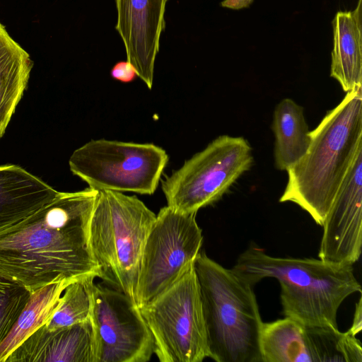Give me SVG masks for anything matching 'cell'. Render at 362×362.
<instances>
[{"mask_svg":"<svg viewBox=\"0 0 362 362\" xmlns=\"http://www.w3.org/2000/svg\"><path fill=\"white\" fill-rule=\"evenodd\" d=\"M362 148L354 158L327 214L319 259L353 265L362 246Z\"/></svg>","mask_w":362,"mask_h":362,"instance_id":"obj_12","label":"cell"},{"mask_svg":"<svg viewBox=\"0 0 362 362\" xmlns=\"http://www.w3.org/2000/svg\"><path fill=\"white\" fill-rule=\"evenodd\" d=\"M197 214L160 209L144 247L136 289L141 308L166 291L193 264L203 243Z\"/></svg>","mask_w":362,"mask_h":362,"instance_id":"obj_9","label":"cell"},{"mask_svg":"<svg viewBox=\"0 0 362 362\" xmlns=\"http://www.w3.org/2000/svg\"><path fill=\"white\" fill-rule=\"evenodd\" d=\"M110 75L114 79L122 83H130L137 76L135 68L127 60L116 63L110 71Z\"/></svg>","mask_w":362,"mask_h":362,"instance_id":"obj_22","label":"cell"},{"mask_svg":"<svg viewBox=\"0 0 362 362\" xmlns=\"http://www.w3.org/2000/svg\"><path fill=\"white\" fill-rule=\"evenodd\" d=\"M33 62L0 23V139L25 90Z\"/></svg>","mask_w":362,"mask_h":362,"instance_id":"obj_17","label":"cell"},{"mask_svg":"<svg viewBox=\"0 0 362 362\" xmlns=\"http://www.w3.org/2000/svg\"><path fill=\"white\" fill-rule=\"evenodd\" d=\"M362 329V298H359L356 303L351 327L347 331L351 334L356 336Z\"/></svg>","mask_w":362,"mask_h":362,"instance_id":"obj_23","label":"cell"},{"mask_svg":"<svg viewBox=\"0 0 362 362\" xmlns=\"http://www.w3.org/2000/svg\"><path fill=\"white\" fill-rule=\"evenodd\" d=\"M69 284L67 281L52 284L31 293L11 330L0 344V362H4L18 346L51 319L64 290Z\"/></svg>","mask_w":362,"mask_h":362,"instance_id":"obj_19","label":"cell"},{"mask_svg":"<svg viewBox=\"0 0 362 362\" xmlns=\"http://www.w3.org/2000/svg\"><path fill=\"white\" fill-rule=\"evenodd\" d=\"M260 350L262 362H362L356 336L286 317L263 322Z\"/></svg>","mask_w":362,"mask_h":362,"instance_id":"obj_11","label":"cell"},{"mask_svg":"<svg viewBox=\"0 0 362 362\" xmlns=\"http://www.w3.org/2000/svg\"><path fill=\"white\" fill-rule=\"evenodd\" d=\"M254 287L264 278H274L281 286L283 313L308 325L338 328L337 311L343 301L361 293L353 265L314 258L276 257L250 247L231 268Z\"/></svg>","mask_w":362,"mask_h":362,"instance_id":"obj_3","label":"cell"},{"mask_svg":"<svg viewBox=\"0 0 362 362\" xmlns=\"http://www.w3.org/2000/svg\"><path fill=\"white\" fill-rule=\"evenodd\" d=\"M272 129L275 166L286 171L303 158L310 144L303 108L291 98L281 100L274 109Z\"/></svg>","mask_w":362,"mask_h":362,"instance_id":"obj_18","label":"cell"},{"mask_svg":"<svg viewBox=\"0 0 362 362\" xmlns=\"http://www.w3.org/2000/svg\"><path fill=\"white\" fill-rule=\"evenodd\" d=\"M160 362H202L206 333L194 263L173 285L139 308Z\"/></svg>","mask_w":362,"mask_h":362,"instance_id":"obj_8","label":"cell"},{"mask_svg":"<svg viewBox=\"0 0 362 362\" xmlns=\"http://www.w3.org/2000/svg\"><path fill=\"white\" fill-rule=\"evenodd\" d=\"M303 158L288 168L280 202H292L322 226L357 153L362 148V87L346 93L309 132Z\"/></svg>","mask_w":362,"mask_h":362,"instance_id":"obj_2","label":"cell"},{"mask_svg":"<svg viewBox=\"0 0 362 362\" xmlns=\"http://www.w3.org/2000/svg\"><path fill=\"white\" fill-rule=\"evenodd\" d=\"M90 320L94 362H147L153 354L151 331L137 304L114 288L92 284Z\"/></svg>","mask_w":362,"mask_h":362,"instance_id":"obj_10","label":"cell"},{"mask_svg":"<svg viewBox=\"0 0 362 362\" xmlns=\"http://www.w3.org/2000/svg\"><path fill=\"white\" fill-rule=\"evenodd\" d=\"M95 277L70 283L64 290L59 305L45 324L49 330L71 326L90 320L91 286Z\"/></svg>","mask_w":362,"mask_h":362,"instance_id":"obj_20","label":"cell"},{"mask_svg":"<svg viewBox=\"0 0 362 362\" xmlns=\"http://www.w3.org/2000/svg\"><path fill=\"white\" fill-rule=\"evenodd\" d=\"M94 362L90 320L53 330L42 325L4 362Z\"/></svg>","mask_w":362,"mask_h":362,"instance_id":"obj_14","label":"cell"},{"mask_svg":"<svg viewBox=\"0 0 362 362\" xmlns=\"http://www.w3.org/2000/svg\"><path fill=\"white\" fill-rule=\"evenodd\" d=\"M252 162V148L245 138L218 136L161 180L167 206L197 214L220 199Z\"/></svg>","mask_w":362,"mask_h":362,"instance_id":"obj_6","label":"cell"},{"mask_svg":"<svg viewBox=\"0 0 362 362\" xmlns=\"http://www.w3.org/2000/svg\"><path fill=\"white\" fill-rule=\"evenodd\" d=\"M361 1L353 11L337 12L332 21L330 76L346 93L362 87Z\"/></svg>","mask_w":362,"mask_h":362,"instance_id":"obj_16","label":"cell"},{"mask_svg":"<svg viewBox=\"0 0 362 362\" xmlns=\"http://www.w3.org/2000/svg\"><path fill=\"white\" fill-rule=\"evenodd\" d=\"M168 0H115V29L123 41L127 60L151 89L160 39L165 29Z\"/></svg>","mask_w":362,"mask_h":362,"instance_id":"obj_13","label":"cell"},{"mask_svg":"<svg viewBox=\"0 0 362 362\" xmlns=\"http://www.w3.org/2000/svg\"><path fill=\"white\" fill-rule=\"evenodd\" d=\"M97 194L90 187L60 192L21 223L0 232V276L31 293L52 284L100 277L89 245Z\"/></svg>","mask_w":362,"mask_h":362,"instance_id":"obj_1","label":"cell"},{"mask_svg":"<svg viewBox=\"0 0 362 362\" xmlns=\"http://www.w3.org/2000/svg\"><path fill=\"white\" fill-rule=\"evenodd\" d=\"M253 0H223L221 5L231 9H241L248 7Z\"/></svg>","mask_w":362,"mask_h":362,"instance_id":"obj_24","label":"cell"},{"mask_svg":"<svg viewBox=\"0 0 362 362\" xmlns=\"http://www.w3.org/2000/svg\"><path fill=\"white\" fill-rule=\"evenodd\" d=\"M168 161L153 144L90 140L69 160L71 172L95 190L153 194Z\"/></svg>","mask_w":362,"mask_h":362,"instance_id":"obj_7","label":"cell"},{"mask_svg":"<svg viewBox=\"0 0 362 362\" xmlns=\"http://www.w3.org/2000/svg\"><path fill=\"white\" fill-rule=\"evenodd\" d=\"M31 292L18 283L0 276V344L25 308Z\"/></svg>","mask_w":362,"mask_h":362,"instance_id":"obj_21","label":"cell"},{"mask_svg":"<svg viewBox=\"0 0 362 362\" xmlns=\"http://www.w3.org/2000/svg\"><path fill=\"white\" fill-rule=\"evenodd\" d=\"M208 357L217 362H262L261 318L253 286L205 253L194 262Z\"/></svg>","mask_w":362,"mask_h":362,"instance_id":"obj_4","label":"cell"},{"mask_svg":"<svg viewBox=\"0 0 362 362\" xmlns=\"http://www.w3.org/2000/svg\"><path fill=\"white\" fill-rule=\"evenodd\" d=\"M156 217L136 196L98 191L89 224V245L99 278L135 303L141 258Z\"/></svg>","mask_w":362,"mask_h":362,"instance_id":"obj_5","label":"cell"},{"mask_svg":"<svg viewBox=\"0 0 362 362\" xmlns=\"http://www.w3.org/2000/svg\"><path fill=\"white\" fill-rule=\"evenodd\" d=\"M59 192L19 165H0V232L21 223Z\"/></svg>","mask_w":362,"mask_h":362,"instance_id":"obj_15","label":"cell"}]
</instances>
